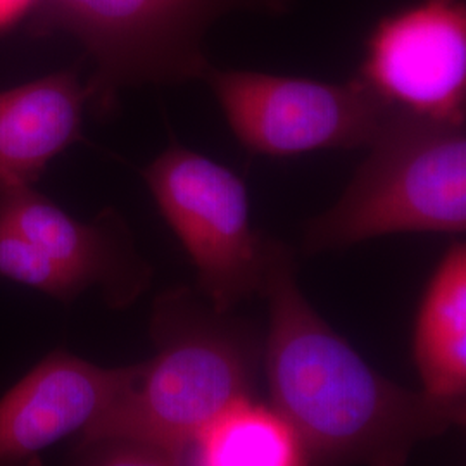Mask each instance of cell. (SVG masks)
<instances>
[{
	"label": "cell",
	"mask_w": 466,
	"mask_h": 466,
	"mask_svg": "<svg viewBox=\"0 0 466 466\" xmlns=\"http://www.w3.org/2000/svg\"><path fill=\"white\" fill-rule=\"evenodd\" d=\"M259 296L269 404L311 465L408 466L418 444L465 425V402L433 400L370 367L306 299L292 250L273 237Z\"/></svg>",
	"instance_id": "obj_1"
},
{
	"label": "cell",
	"mask_w": 466,
	"mask_h": 466,
	"mask_svg": "<svg viewBox=\"0 0 466 466\" xmlns=\"http://www.w3.org/2000/svg\"><path fill=\"white\" fill-rule=\"evenodd\" d=\"M149 329L154 356L137 382L76 439L128 435L180 451L232 406L256 398L263 340L248 319L182 285L156 298Z\"/></svg>",
	"instance_id": "obj_2"
},
{
	"label": "cell",
	"mask_w": 466,
	"mask_h": 466,
	"mask_svg": "<svg viewBox=\"0 0 466 466\" xmlns=\"http://www.w3.org/2000/svg\"><path fill=\"white\" fill-rule=\"evenodd\" d=\"M344 194L309 219L306 254L394 233L466 232L465 123L396 107Z\"/></svg>",
	"instance_id": "obj_3"
},
{
	"label": "cell",
	"mask_w": 466,
	"mask_h": 466,
	"mask_svg": "<svg viewBox=\"0 0 466 466\" xmlns=\"http://www.w3.org/2000/svg\"><path fill=\"white\" fill-rule=\"evenodd\" d=\"M142 177L196 268L200 296L218 311H235L259 294L268 237L252 227L244 180L175 140Z\"/></svg>",
	"instance_id": "obj_4"
},
{
	"label": "cell",
	"mask_w": 466,
	"mask_h": 466,
	"mask_svg": "<svg viewBox=\"0 0 466 466\" xmlns=\"http://www.w3.org/2000/svg\"><path fill=\"white\" fill-rule=\"evenodd\" d=\"M92 50L97 73L86 84L92 104L113 107L125 86L204 78L211 65L202 38L235 9L282 11L285 0H49Z\"/></svg>",
	"instance_id": "obj_5"
},
{
	"label": "cell",
	"mask_w": 466,
	"mask_h": 466,
	"mask_svg": "<svg viewBox=\"0 0 466 466\" xmlns=\"http://www.w3.org/2000/svg\"><path fill=\"white\" fill-rule=\"evenodd\" d=\"M202 80L237 140L271 157L368 147L398 107L358 76L330 84L211 66Z\"/></svg>",
	"instance_id": "obj_6"
},
{
	"label": "cell",
	"mask_w": 466,
	"mask_h": 466,
	"mask_svg": "<svg viewBox=\"0 0 466 466\" xmlns=\"http://www.w3.org/2000/svg\"><path fill=\"white\" fill-rule=\"evenodd\" d=\"M358 78L406 111L465 123V2L425 0L385 17Z\"/></svg>",
	"instance_id": "obj_7"
},
{
	"label": "cell",
	"mask_w": 466,
	"mask_h": 466,
	"mask_svg": "<svg viewBox=\"0 0 466 466\" xmlns=\"http://www.w3.org/2000/svg\"><path fill=\"white\" fill-rule=\"evenodd\" d=\"M142 368L144 361L100 367L65 350L49 352L0 396V466H44L54 446L97 423Z\"/></svg>",
	"instance_id": "obj_8"
},
{
	"label": "cell",
	"mask_w": 466,
	"mask_h": 466,
	"mask_svg": "<svg viewBox=\"0 0 466 466\" xmlns=\"http://www.w3.org/2000/svg\"><path fill=\"white\" fill-rule=\"evenodd\" d=\"M0 219L65 268L85 292L99 289L115 309L134 304L149 289L152 268L138 254L132 233L115 209L80 221L34 187H25L0 194Z\"/></svg>",
	"instance_id": "obj_9"
},
{
	"label": "cell",
	"mask_w": 466,
	"mask_h": 466,
	"mask_svg": "<svg viewBox=\"0 0 466 466\" xmlns=\"http://www.w3.org/2000/svg\"><path fill=\"white\" fill-rule=\"evenodd\" d=\"M90 100L75 71L0 92V194L34 187L56 156L82 140Z\"/></svg>",
	"instance_id": "obj_10"
},
{
	"label": "cell",
	"mask_w": 466,
	"mask_h": 466,
	"mask_svg": "<svg viewBox=\"0 0 466 466\" xmlns=\"http://www.w3.org/2000/svg\"><path fill=\"white\" fill-rule=\"evenodd\" d=\"M413 360L427 396L465 402V242L452 244L433 269L418 306Z\"/></svg>",
	"instance_id": "obj_11"
},
{
	"label": "cell",
	"mask_w": 466,
	"mask_h": 466,
	"mask_svg": "<svg viewBox=\"0 0 466 466\" xmlns=\"http://www.w3.org/2000/svg\"><path fill=\"white\" fill-rule=\"evenodd\" d=\"M180 466H313L299 435L268 402L248 400L180 450Z\"/></svg>",
	"instance_id": "obj_12"
},
{
	"label": "cell",
	"mask_w": 466,
	"mask_h": 466,
	"mask_svg": "<svg viewBox=\"0 0 466 466\" xmlns=\"http://www.w3.org/2000/svg\"><path fill=\"white\" fill-rule=\"evenodd\" d=\"M0 277L66 304L85 292L65 268L4 219H0Z\"/></svg>",
	"instance_id": "obj_13"
},
{
	"label": "cell",
	"mask_w": 466,
	"mask_h": 466,
	"mask_svg": "<svg viewBox=\"0 0 466 466\" xmlns=\"http://www.w3.org/2000/svg\"><path fill=\"white\" fill-rule=\"evenodd\" d=\"M67 466H180V451L128 435L82 437Z\"/></svg>",
	"instance_id": "obj_14"
},
{
	"label": "cell",
	"mask_w": 466,
	"mask_h": 466,
	"mask_svg": "<svg viewBox=\"0 0 466 466\" xmlns=\"http://www.w3.org/2000/svg\"><path fill=\"white\" fill-rule=\"evenodd\" d=\"M36 0H0V28L23 16Z\"/></svg>",
	"instance_id": "obj_15"
}]
</instances>
